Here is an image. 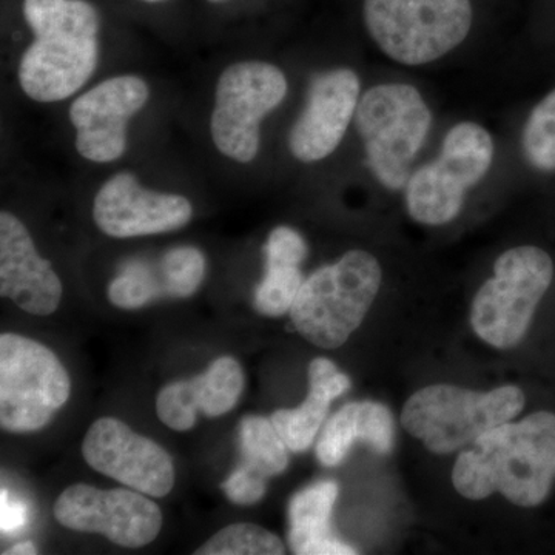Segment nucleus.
I'll return each mask as SVG.
<instances>
[{
    "label": "nucleus",
    "mask_w": 555,
    "mask_h": 555,
    "mask_svg": "<svg viewBox=\"0 0 555 555\" xmlns=\"http://www.w3.org/2000/svg\"><path fill=\"white\" fill-rule=\"evenodd\" d=\"M347 30L411 72L466 68L517 51L521 0H345Z\"/></svg>",
    "instance_id": "1"
},
{
    "label": "nucleus",
    "mask_w": 555,
    "mask_h": 555,
    "mask_svg": "<svg viewBox=\"0 0 555 555\" xmlns=\"http://www.w3.org/2000/svg\"><path fill=\"white\" fill-rule=\"evenodd\" d=\"M366 49L346 28L331 47L299 56L297 100L278 130L272 173L298 184L338 193L369 64Z\"/></svg>",
    "instance_id": "2"
},
{
    "label": "nucleus",
    "mask_w": 555,
    "mask_h": 555,
    "mask_svg": "<svg viewBox=\"0 0 555 555\" xmlns=\"http://www.w3.org/2000/svg\"><path fill=\"white\" fill-rule=\"evenodd\" d=\"M444 116L436 90L420 73L369 64L338 195L357 190L377 206H398Z\"/></svg>",
    "instance_id": "3"
},
{
    "label": "nucleus",
    "mask_w": 555,
    "mask_h": 555,
    "mask_svg": "<svg viewBox=\"0 0 555 555\" xmlns=\"http://www.w3.org/2000/svg\"><path fill=\"white\" fill-rule=\"evenodd\" d=\"M513 196L499 126L473 113H447L433 147L412 171L401 214L425 229H449L480 204Z\"/></svg>",
    "instance_id": "4"
},
{
    "label": "nucleus",
    "mask_w": 555,
    "mask_h": 555,
    "mask_svg": "<svg viewBox=\"0 0 555 555\" xmlns=\"http://www.w3.org/2000/svg\"><path fill=\"white\" fill-rule=\"evenodd\" d=\"M28 40L16 64L27 100L51 105L73 100L96 76L107 16L98 0H16Z\"/></svg>",
    "instance_id": "5"
},
{
    "label": "nucleus",
    "mask_w": 555,
    "mask_h": 555,
    "mask_svg": "<svg viewBox=\"0 0 555 555\" xmlns=\"http://www.w3.org/2000/svg\"><path fill=\"white\" fill-rule=\"evenodd\" d=\"M299 78V56H248L225 65L208 115V137L218 155L243 167L268 158L272 169L278 130L297 100Z\"/></svg>",
    "instance_id": "6"
},
{
    "label": "nucleus",
    "mask_w": 555,
    "mask_h": 555,
    "mask_svg": "<svg viewBox=\"0 0 555 555\" xmlns=\"http://www.w3.org/2000/svg\"><path fill=\"white\" fill-rule=\"evenodd\" d=\"M554 480L555 414L546 411L488 430L459 455L452 470L460 495L483 500L502 492L521 507L542 505Z\"/></svg>",
    "instance_id": "7"
},
{
    "label": "nucleus",
    "mask_w": 555,
    "mask_h": 555,
    "mask_svg": "<svg viewBox=\"0 0 555 555\" xmlns=\"http://www.w3.org/2000/svg\"><path fill=\"white\" fill-rule=\"evenodd\" d=\"M377 251L352 247L305 278L291 309L295 327L321 349H337L360 327L385 284Z\"/></svg>",
    "instance_id": "8"
},
{
    "label": "nucleus",
    "mask_w": 555,
    "mask_h": 555,
    "mask_svg": "<svg viewBox=\"0 0 555 555\" xmlns=\"http://www.w3.org/2000/svg\"><path fill=\"white\" fill-rule=\"evenodd\" d=\"M554 280L555 258L546 247L516 243L502 248L474 297V332L495 349H513L525 338Z\"/></svg>",
    "instance_id": "9"
},
{
    "label": "nucleus",
    "mask_w": 555,
    "mask_h": 555,
    "mask_svg": "<svg viewBox=\"0 0 555 555\" xmlns=\"http://www.w3.org/2000/svg\"><path fill=\"white\" fill-rule=\"evenodd\" d=\"M525 403L524 390L517 386L474 392L463 387L433 385L409 398L401 422L430 452L447 455L516 418Z\"/></svg>",
    "instance_id": "10"
},
{
    "label": "nucleus",
    "mask_w": 555,
    "mask_h": 555,
    "mask_svg": "<svg viewBox=\"0 0 555 555\" xmlns=\"http://www.w3.org/2000/svg\"><path fill=\"white\" fill-rule=\"evenodd\" d=\"M72 382L56 353L16 334L0 337V426L13 434L49 425L67 403Z\"/></svg>",
    "instance_id": "11"
},
{
    "label": "nucleus",
    "mask_w": 555,
    "mask_h": 555,
    "mask_svg": "<svg viewBox=\"0 0 555 555\" xmlns=\"http://www.w3.org/2000/svg\"><path fill=\"white\" fill-rule=\"evenodd\" d=\"M152 96L149 80L129 72L90 83L69 100L67 118L80 158L93 166L119 163L129 152L131 124Z\"/></svg>",
    "instance_id": "12"
},
{
    "label": "nucleus",
    "mask_w": 555,
    "mask_h": 555,
    "mask_svg": "<svg viewBox=\"0 0 555 555\" xmlns=\"http://www.w3.org/2000/svg\"><path fill=\"white\" fill-rule=\"evenodd\" d=\"M195 208L188 196L149 188L137 171L109 175L93 196L91 217L104 235L116 240L163 235L184 229Z\"/></svg>",
    "instance_id": "13"
},
{
    "label": "nucleus",
    "mask_w": 555,
    "mask_h": 555,
    "mask_svg": "<svg viewBox=\"0 0 555 555\" xmlns=\"http://www.w3.org/2000/svg\"><path fill=\"white\" fill-rule=\"evenodd\" d=\"M54 517L65 528L107 537L122 547L147 546L163 528L160 507L134 489L68 486L54 503Z\"/></svg>",
    "instance_id": "14"
},
{
    "label": "nucleus",
    "mask_w": 555,
    "mask_h": 555,
    "mask_svg": "<svg viewBox=\"0 0 555 555\" xmlns=\"http://www.w3.org/2000/svg\"><path fill=\"white\" fill-rule=\"evenodd\" d=\"M82 456L98 473L156 499L169 495L177 478L166 449L112 416L90 426Z\"/></svg>",
    "instance_id": "15"
},
{
    "label": "nucleus",
    "mask_w": 555,
    "mask_h": 555,
    "mask_svg": "<svg viewBox=\"0 0 555 555\" xmlns=\"http://www.w3.org/2000/svg\"><path fill=\"white\" fill-rule=\"evenodd\" d=\"M499 127L513 195L526 190L555 195V73L545 89L511 108Z\"/></svg>",
    "instance_id": "16"
},
{
    "label": "nucleus",
    "mask_w": 555,
    "mask_h": 555,
    "mask_svg": "<svg viewBox=\"0 0 555 555\" xmlns=\"http://www.w3.org/2000/svg\"><path fill=\"white\" fill-rule=\"evenodd\" d=\"M62 281L40 255L30 230L13 211L0 214V295L31 315L47 317L60 308Z\"/></svg>",
    "instance_id": "17"
},
{
    "label": "nucleus",
    "mask_w": 555,
    "mask_h": 555,
    "mask_svg": "<svg viewBox=\"0 0 555 555\" xmlns=\"http://www.w3.org/2000/svg\"><path fill=\"white\" fill-rule=\"evenodd\" d=\"M243 389V367L235 358L221 357L198 377L163 387L156 397V414L170 429L185 433L195 426L198 412L221 416L232 411Z\"/></svg>",
    "instance_id": "18"
},
{
    "label": "nucleus",
    "mask_w": 555,
    "mask_h": 555,
    "mask_svg": "<svg viewBox=\"0 0 555 555\" xmlns=\"http://www.w3.org/2000/svg\"><path fill=\"white\" fill-rule=\"evenodd\" d=\"M396 426L385 404L349 403L328 420L317 443V456L321 465L338 466L357 441L371 444L378 454H389Z\"/></svg>",
    "instance_id": "19"
},
{
    "label": "nucleus",
    "mask_w": 555,
    "mask_h": 555,
    "mask_svg": "<svg viewBox=\"0 0 555 555\" xmlns=\"http://www.w3.org/2000/svg\"><path fill=\"white\" fill-rule=\"evenodd\" d=\"M350 389V379L327 358H315L309 366V393L295 409H281L272 415L278 434L288 451L305 452L312 447L335 398Z\"/></svg>",
    "instance_id": "20"
},
{
    "label": "nucleus",
    "mask_w": 555,
    "mask_h": 555,
    "mask_svg": "<svg viewBox=\"0 0 555 555\" xmlns=\"http://www.w3.org/2000/svg\"><path fill=\"white\" fill-rule=\"evenodd\" d=\"M338 496L335 481L302 489L288 503V543L298 555H352L357 551L332 534L331 517Z\"/></svg>",
    "instance_id": "21"
},
{
    "label": "nucleus",
    "mask_w": 555,
    "mask_h": 555,
    "mask_svg": "<svg viewBox=\"0 0 555 555\" xmlns=\"http://www.w3.org/2000/svg\"><path fill=\"white\" fill-rule=\"evenodd\" d=\"M241 465L262 477L280 476L288 465V448L272 420L246 415L240 423Z\"/></svg>",
    "instance_id": "22"
},
{
    "label": "nucleus",
    "mask_w": 555,
    "mask_h": 555,
    "mask_svg": "<svg viewBox=\"0 0 555 555\" xmlns=\"http://www.w3.org/2000/svg\"><path fill=\"white\" fill-rule=\"evenodd\" d=\"M524 22L517 51L547 73H555V0H521Z\"/></svg>",
    "instance_id": "23"
},
{
    "label": "nucleus",
    "mask_w": 555,
    "mask_h": 555,
    "mask_svg": "<svg viewBox=\"0 0 555 555\" xmlns=\"http://www.w3.org/2000/svg\"><path fill=\"white\" fill-rule=\"evenodd\" d=\"M112 305L120 309H139L164 297L158 262L131 259L127 262L107 291Z\"/></svg>",
    "instance_id": "24"
},
{
    "label": "nucleus",
    "mask_w": 555,
    "mask_h": 555,
    "mask_svg": "<svg viewBox=\"0 0 555 555\" xmlns=\"http://www.w3.org/2000/svg\"><path fill=\"white\" fill-rule=\"evenodd\" d=\"M196 555H283L280 537L254 524L225 526L207 540Z\"/></svg>",
    "instance_id": "25"
},
{
    "label": "nucleus",
    "mask_w": 555,
    "mask_h": 555,
    "mask_svg": "<svg viewBox=\"0 0 555 555\" xmlns=\"http://www.w3.org/2000/svg\"><path fill=\"white\" fill-rule=\"evenodd\" d=\"M156 262L166 298L192 297L206 276V257L193 246L171 247Z\"/></svg>",
    "instance_id": "26"
},
{
    "label": "nucleus",
    "mask_w": 555,
    "mask_h": 555,
    "mask_svg": "<svg viewBox=\"0 0 555 555\" xmlns=\"http://www.w3.org/2000/svg\"><path fill=\"white\" fill-rule=\"evenodd\" d=\"M305 278L301 266L264 262V275L255 288V309L266 317L286 315L294 306Z\"/></svg>",
    "instance_id": "27"
},
{
    "label": "nucleus",
    "mask_w": 555,
    "mask_h": 555,
    "mask_svg": "<svg viewBox=\"0 0 555 555\" xmlns=\"http://www.w3.org/2000/svg\"><path fill=\"white\" fill-rule=\"evenodd\" d=\"M264 262L278 264L301 266L309 257V244L298 229L291 225H276L270 230L264 247Z\"/></svg>",
    "instance_id": "28"
},
{
    "label": "nucleus",
    "mask_w": 555,
    "mask_h": 555,
    "mask_svg": "<svg viewBox=\"0 0 555 555\" xmlns=\"http://www.w3.org/2000/svg\"><path fill=\"white\" fill-rule=\"evenodd\" d=\"M266 480L268 478L255 473L250 467L240 465L238 469L233 470L228 480L221 485V489L230 502L236 503V505H254L268 491Z\"/></svg>",
    "instance_id": "29"
},
{
    "label": "nucleus",
    "mask_w": 555,
    "mask_h": 555,
    "mask_svg": "<svg viewBox=\"0 0 555 555\" xmlns=\"http://www.w3.org/2000/svg\"><path fill=\"white\" fill-rule=\"evenodd\" d=\"M204 5L211 10L229 11L233 9H276L288 0H201Z\"/></svg>",
    "instance_id": "30"
},
{
    "label": "nucleus",
    "mask_w": 555,
    "mask_h": 555,
    "mask_svg": "<svg viewBox=\"0 0 555 555\" xmlns=\"http://www.w3.org/2000/svg\"><path fill=\"white\" fill-rule=\"evenodd\" d=\"M2 531H14L24 525L25 511L21 505L11 506L7 503L5 491H2Z\"/></svg>",
    "instance_id": "31"
},
{
    "label": "nucleus",
    "mask_w": 555,
    "mask_h": 555,
    "mask_svg": "<svg viewBox=\"0 0 555 555\" xmlns=\"http://www.w3.org/2000/svg\"><path fill=\"white\" fill-rule=\"evenodd\" d=\"M124 2L141 11H163L175 5L179 0H124Z\"/></svg>",
    "instance_id": "32"
},
{
    "label": "nucleus",
    "mask_w": 555,
    "mask_h": 555,
    "mask_svg": "<svg viewBox=\"0 0 555 555\" xmlns=\"http://www.w3.org/2000/svg\"><path fill=\"white\" fill-rule=\"evenodd\" d=\"M9 555H30V554H38V551H36V546L33 545L31 542H22L17 543V545L11 546L10 550H7L5 553Z\"/></svg>",
    "instance_id": "33"
},
{
    "label": "nucleus",
    "mask_w": 555,
    "mask_h": 555,
    "mask_svg": "<svg viewBox=\"0 0 555 555\" xmlns=\"http://www.w3.org/2000/svg\"><path fill=\"white\" fill-rule=\"evenodd\" d=\"M551 198H555V195L551 196Z\"/></svg>",
    "instance_id": "34"
}]
</instances>
